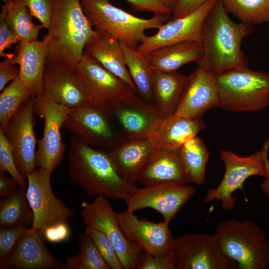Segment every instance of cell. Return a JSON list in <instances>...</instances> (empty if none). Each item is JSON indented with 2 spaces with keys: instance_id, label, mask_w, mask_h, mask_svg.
Instances as JSON below:
<instances>
[{
  "instance_id": "6da1fadb",
  "label": "cell",
  "mask_w": 269,
  "mask_h": 269,
  "mask_svg": "<svg viewBox=\"0 0 269 269\" xmlns=\"http://www.w3.org/2000/svg\"><path fill=\"white\" fill-rule=\"evenodd\" d=\"M254 30L253 25L233 21L221 0H216L203 25L204 54L199 66L215 76L247 66L241 45L243 39Z\"/></svg>"
},
{
  "instance_id": "7a4b0ae2",
  "label": "cell",
  "mask_w": 269,
  "mask_h": 269,
  "mask_svg": "<svg viewBox=\"0 0 269 269\" xmlns=\"http://www.w3.org/2000/svg\"><path fill=\"white\" fill-rule=\"evenodd\" d=\"M69 181L90 197L122 199L131 188L119 176L103 151L91 147L74 136L68 151Z\"/></svg>"
},
{
  "instance_id": "3957f363",
  "label": "cell",
  "mask_w": 269,
  "mask_h": 269,
  "mask_svg": "<svg viewBox=\"0 0 269 269\" xmlns=\"http://www.w3.org/2000/svg\"><path fill=\"white\" fill-rule=\"evenodd\" d=\"M46 62L77 65L88 40L95 33L80 0H50Z\"/></svg>"
},
{
  "instance_id": "277c9868",
  "label": "cell",
  "mask_w": 269,
  "mask_h": 269,
  "mask_svg": "<svg viewBox=\"0 0 269 269\" xmlns=\"http://www.w3.org/2000/svg\"><path fill=\"white\" fill-rule=\"evenodd\" d=\"M214 235L238 269H265L269 265V240L264 230L251 221L221 222Z\"/></svg>"
},
{
  "instance_id": "5b68a950",
  "label": "cell",
  "mask_w": 269,
  "mask_h": 269,
  "mask_svg": "<svg viewBox=\"0 0 269 269\" xmlns=\"http://www.w3.org/2000/svg\"><path fill=\"white\" fill-rule=\"evenodd\" d=\"M223 110L256 112L269 105V72L238 67L215 76Z\"/></svg>"
},
{
  "instance_id": "8992f818",
  "label": "cell",
  "mask_w": 269,
  "mask_h": 269,
  "mask_svg": "<svg viewBox=\"0 0 269 269\" xmlns=\"http://www.w3.org/2000/svg\"><path fill=\"white\" fill-rule=\"evenodd\" d=\"M84 12L95 29L105 30L120 41L135 48L146 36L145 30L158 29L170 20L164 15L142 18L112 4L108 0H80Z\"/></svg>"
},
{
  "instance_id": "52a82bcc",
  "label": "cell",
  "mask_w": 269,
  "mask_h": 269,
  "mask_svg": "<svg viewBox=\"0 0 269 269\" xmlns=\"http://www.w3.org/2000/svg\"><path fill=\"white\" fill-rule=\"evenodd\" d=\"M77 68L94 102L99 107L111 109L152 105L140 99L129 85L90 55L84 54Z\"/></svg>"
},
{
  "instance_id": "ba28073f",
  "label": "cell",
  "mask_w": 269,
  "mask_h": 269,
  "mask_svg": "<svg viewBox=\"0 0 269 269\" xmlns=\"http://www.w3.org/2000/svg\"><path fill=\"white\" fill-rule=\"evenodd\" d=\"M269 148V138L264 142L261 150L246 157L240 156L231 150L222 149L220 158L225 164L224 175L216 188L208 190L203 202L220 200L223 209L232 210L237 200L233 194L238 189H243L246 179L253 175L266 177V159Z\"/></svg>"
},
{
  "instance_id": "9c48e42d",
  "label": "cell",
  "mask_w": 269,
  "mask_h": 269,
  "mask_svg": "<svg viewBox=\"0 0 269 269\" xmlns=\"http://www.w3.org/2000/svg\"><path fill=\"white\" fill-rule=\"evenodd\" d=\"M62 128L87 145L101 150L115 146L124 139L110 109L104 107L70 110Z\"/></svg>"
},
{
  "instance_id": "30bf717a",
  "label": "cell",
  "mask_w": 269,
  "mask_h": 269,
  "mask_svg": "<svg viewBox=\"0 0 269 269\" xmlns=\"http://www.w3.org/2000/svg\"><path fill=\"white\" fill-rule=\"evenodd\" d=\"M81 216L86 227L104 234L113 245L124 269H138L143 251L137 249L126 238L116 213L106 197L97 196L92 203L83 201Z\"/></svg>"
},
{
  "instance_id": "8fae6325",
  "label": "cell",
  "mask_w": 269,
  "mask_h": 269,
  "mask_svg": "<svg viewBox=\"0 0 269 269\" xmlns=\"http://www.w3.org/2000/svg\"><path fill=\"white\" fill-rule=\"evenodd\" d=\"M35 115L44 120L43 135L38 142L36 166L52 172L60 164L66 145L61 129L70 109L42 95L33 98Z\"/></svg>"
},
{
  "instance_id": "7c38bea8",
  "label": "cell",
  "mask_w": 269,
  "mask_h": 269,
  "mask_svg": "<svg viewBox=\"0 0 269 269\" xmlns=\"http://www.w3.org/2000/svg\"><path fill=\"white\" fill-rule=\"evenodd\" d=\"M195 192L193 186L187 184H157L131 188L122 199L126 203L127 210L134 212L146 208L153 209L168 224Z\"/></svg>"
},
{
  "instance_id": "4fadbf2b",
  "label": "cell",
  "mask_w": 269,
  "mask_h": 269,
  "mask_svg": "<svg viewBox=\"0 0 269 269\" xmlns=\"http://www.w3.org/2000/svg\"><path fill=\"white\" fill-rule=\"evenodd\" d=\"M176 269H237L214 235L189 233L175 239Z\"/></svg>"
},
{
  "instance_id": "5bb4252c",
  "label": "cell",
  "mask_w": 269,
  "mask_h": 269,
  "mask_svg": "<svg viewBox=\"0 0 269 269\" xmlns=\"http://www.w3.org/2000/svg\"><path fill=\"white\" fill-rule=\"evenodd\" d=\"M51 172L37 167L27 174L26 196L33 213V228L43 232L47 227L67 223L74 212L54 194Z\"/></svg>"
},
{
  "instance_id": "9a60e30c",
  "label": "cell",
  "mask_w": 269,
  "mask_h": 269,
  "mask_svg": "<svg viewBox=\"0 0 269 269\" xmlns=\"http://www.w3.org/2000/svg\"><path fill=\"white\" fill-rule=\"evenodd\" d=\"M43 95L70 110L99 107L75 65L46 62Z\"/></svg>"
},
{
  "instance_id": "2e32d148",
  "label": "cell",
  "mask_w": 269,
  "mask_h": 269,
  "mask_svg": "<svg viewBox=\"0 0 269 269\" xmlns=\"http://www.w3.org/2000/svg\"><path fill=\"white\" fill-rule=\"evenodd\" d=\"M33 98L20 106L2 131L13 149L17 167L26 180L27 174L37 167Z\"/></svg>"
},
{
  "instance_id": "e0dca14e",
  "label": "cell",
  "mask_w": 269,
  "mask_h": 269,
  "mask_svg": "<svg viewBox=\"0 0 269 269\" xmlns=\"http://www.w3.org/2000/svg\"><path fill=\"white\" fill-rule=\"evenodd\" d=\"M117 217L124 235L137 249L153 256L173 249L175 238L164 222L139 219L134 212L127 209L117 214Z\"/></svg>"
},
{
  "instance_id": "ac0fdd59",
  "label": "cell",
  "mask_w": 269,
  "mask_h": 269,
  "mask_svg": "<svg viewBox=\"0 0 269 269\" xmlns=\"http://www.w3.org/2000/svg\"><path fill=\"white\" fill-rule=\"evenodd\" d=\"M216 0H208L183 17L169 20L154 35L145 36L137 49L146 54L160 47L186 40L201 41L204 21Z\"/></svg>"
},
{
  "instance_id": "d6986e66",
  "label": "cell",
  "mask_w": 269,
  "mask_h": 269,
  "mask_svg": "<svg viewBox=\"0 0 269 269\" xmlns=\"http://www.w3.org/2000/svg\"><path fill=\"white\" fill-rule=\"evenodd\" d=\"M188 77L183 95L174 115L202 118L206 111L219 107V94L215 76L199 66Z\"/></svg>"
},
{
  "instance_id": "ffe728a7",
  "label": "cell",
  "mask_w": 269,
  "mask_h": 269,
  "mask_svg": "<svg viewBox=\"0 0 269 269\" xmlns=\"http://www.w3.org/2000/svg\"><path fill=\"white\" fill-rule=\"evenodd\" d=\"M42 232L30 227L18 242L4 269H63L47 248Z\"/></svg>"
},
{
  "instance_id": "44dd1931",
  "label": "cell",
  "mask_w": 269,
  "mask_h": 269,
  "mask_svg": "<svg viewBox=\"0 0 269 269\" xmlns=\"http://www.w3.org/2000/svg\"><path fill=\"white\" fill-rule=\"evenodd\" d=\"M137 183L143 186L188 184L189 182L179 149L155 148L142 167Z\"/></svg>"
},
{
  "instance_id": "7402d4cb",
  "label": "cell",
  "mask_w": 269,
  "mask_h": 269,
  "mask_svg": "<svg viewBox=\"0 0 269 269\" xmlns=\"http://www.w3.org/2000/svg\"><path fill=\"white\" fill-rule=\"evenodd\" d=\"M48 45L47 34L43 36L42 40L20 42L16 47V53L10 58L13 64L19 65V77L34 97L43 95Z\"/></svg>"
},
{
  "instance_id": "603a6c76",
  "label": "cell",
  "mask_w": 269,
  "mask_h": 269,
  "mask_svg": "<svg viewBox=\"0 0 269 269\" xmlns=\"http://www.w3.org/2000/svg\"><path fill=\"white\" fill-rule=\"evenodd\" d=\"M154 148L148 138L123 139L115 146L102 151L110 158L119 176L133 188L136 187L140 170Z\"/></svg>"
},
{
  "instance_id": "cb8c5ba5",
  "label": "cell",
  "mask_w": 269,
  "mask_h": 269,
  "mask_svg": "<svg viewBox=\"0 0 269 269\" xmlns=\"http://www.w3.org/2000/svg\"><path fill=\"white\" fill-rule=\"evenodd\" d=\"M84 54L95 58L137 92L127 67L120 41L116 37L105 30L95 29L94 34L86 44Z\"/></svg>"
},
{
  "instance_id": "d4e9b609",
  "label": "cell",
  "mask_w": 269,
  "mask_h": 269,
  "mask_svg": "<svg viewBox=\"0 0 269 269\" xmlns=\"http://www.w3.org/2000/svg\"><path fill=\"white\" fill-rule=\"evenodd\" d=\"M204 127L202 118L174 115L162 120L148 138L156 148L178 150Z\"/></svg>"
},
{
  "instance_id": "484cf974",
  "label": "cell",
  "mask_w": 269,
  "mask_h": 269,
  "mask_svg": "<svg viewBox=\"0 0 269 269\" xmlns=\"http://www.w3.org/2000/svg\"><path fill=\"white\" fill-rule=\"evenodd\" d=\"M124 139L148 138L162 121L155 107L128 106L110 109Z\"/></svg>"
},
{
  "instance_id": "4316f807",
  "label": "cell",
  "mask_w": 269,
  "mask_h": 269,
  "mask_svg": "<svg viewBox=\"0 0 269 269\" xmlns=\"http://www.w3.org/2000/svg\"><path fill=\"white\" fill-rule=\"evenodd\" d=\"M188 78L177 71L166 72L153 70V106L162 120L175 113L183 95Z\"/></svg>"
},
{
  "instance_id": "83f0119b",
  "label": "cell",
  "mask_w": 269,
  "mask_h": 269,
  "mask_svg": "<svg viewBox=\"0 0 269 269\" xmlns=\"http://www.w3.org/2000/svg\"><path fill=\"white\" fill-rule=\"evenodd\" d=\"M204 54L202 41L186 40L168 45L145 54L153 70L174 71L185 64L201 61Z\"/></svg>"
},
{
  "instance_id": "f1b7e54d",
  "label": "cell",
  "mask_w": 269,
  "mask_h": 269,
  "mask_svg": "<svg viewBox=\"0 0 269 269\" xmlns=\"http://www.w3.org/2000/svg\"><path fill=\"white\" fill-rule=\"evenodd\" d=\"M33 222V213L26 196V188L18 186L0 202V227H26Z\"/></svg>"
},
{
  "instance_id": "f546056e",
  "label": "cell",
  "mask_w": 269,
  "mask_h": 269,
  "mask_svg": "<svg viewBox=\"0 0 269 269\" xmlns=\"http://www.w3.org/2000/svg\"><path fill=\"white\" fill-rule=\"evenodd\" d=\"M127 67L137 92L146 101L153 100V69L145 54L136 48L120 41Z\"/></svg>"
},
{
  "instance_id": "4dcf8cb0",
  "label": "cell",
  "mask_w": 269,
  "mask_h": 269,
  "mask_svg": "<svg viewBox=\"0 0 269 269\" xmlns=\"http://www.w3.org/2000/svg\"><path fill=\"white\" fill-rule=\"evenodd\" d=\"M189 182L202 184L205 180L206 165L209 152L203 140L197 135L185 142L179 149Z\"/></svg>"
},
{
  "instance_id": "1f68e13d",
  "label": "cell",
  "mask_w": 269,
  "mask_h": 269,
  "mask_svg": "<svg viewBox=\"0 0 269 269\" xmlns=\"http://www.w3.org/2000/svg\"><path fill=\"white\" fill-rule=\"evenodd\" d=\"M6 20L10 30L20 42L37 40L42 25L32 22L33 16L22 0H12L6 3Z\"/></svg>"
},
{
  "instance_id": "d6a6232c",
  "label": "cell",
  "mask_w": 269,
  "mask_h": 269,
  "mask_svg": "<svg viewBox=\"0 0 269 269\" xmlns=\"http://www.w3.org/2000/svg\"><path fill=\"white\" fill-rule=\"evenodd\" d=\"M228 13L251 25L269 22V0H221Z\"/></svg>"
},
{
  "instance_id": "836d02e7",
  "label": "cell",
  "mask_w": 269,
  "mask_h": 269,
  "mask_svg": "<svg viewBox=\"0 0 269 269\" xmlns=\"http://www.w3.org/2000/svg\"><path fill=\"white\" fill-rule=\"evenodd\" d=\"M34 97L19 77L13 80L0 94V128L3 131L20 106Z\"/></svg>"
},
{
  "instance_id": "e575fe53",
  "label": "cell",
  "mask_w": 269,
  "mask_h": 269,
  "mask_svg": "<svg viewBox=\"0 0 269 269\" xmlns=\"http://www.w3.org/2000/svg\"><path fill=\"white\" fill-rule=\"evenodd\" d=\"M78 243L79 253L67 258L63 269H111L86 232L79 234Z\"/></svg>"
},
{
  "instance_id": "d590c367",
  "label": "cell",
  "mask_w": 269,
  "mask_h": 269,
  "mask_svg": "<svg viewBox=\"0 0 269 269\" xmlns=\"http://www.w3.org/2000/svg\"><path fill=\"white\" fill-rule=\"evenodd\" d=\"M0 171L7 173L18 186L27 187V181L22 176L17 167L13 149L0 128Z\"/></svg>"
},
{
  "instance_id": "8d00e7d4",
  "label": "cell",
  "mask_w": 269,
  "mask_h": 269,
  "mask_svg": "<svg viewBox=\"0 0 269 269\" xmlns=\"http://www.w3.org/2000/svg\"><path fill=\"white\" fill-rule=\"evenodd\" d=\"M85 232L91 238L111 269H124L113 245L104 234L87 227Z\"/></svg>"
},
{
  "instance_id": "74e56055",
  "label": "cell",
  "mask_w": 269,
  "mask_h": 269,
  "mask_svg": "<svg viewBox=\"0 0 269 269\" xmlns=\"http://www.w3.org/2000/svg\"><path fill=\"white\" fill-rule=\"evenodd\" d=\"M26 227L0 228V269H4L6 262L18 242L27 229Z\"/></svg>"
},
{
  "instance_id": "f35d334b",
  "label": "cell",
  "mask_w": 269,
  "mask_h": 269,
  "mask_svg": "<svg viewBox=\"0 0 269 269\" xmlns=\"http://www.w3.org/2000/svg\"><path fill=\"white\" fill-rule=\"evenodd\" d=\"M135 12H147L171 17L174 0H125Z\"/></svg>"
},
{
  "instance_id": "ab89813d",
  "label": "cell",
  "mask_w": 269,
  "mask_h": 269,
  "mask_svg": "<svg viewBox=\"0 0 269 269\" xmlns=\"http://www.w3.org/2000/svg\"><path fill=\"white\" fill-rule=\"evenodd\" d=\"M138 269H176L174 250L159 256L143 253Z\"/></svg>"
},
{
  "instance_id": "60d3db41",
  "label": "cell",
  "mask_w": 269,
  "mask_h": 269,
  "mask_svg": "<svg viewBox=\"0 0 269 269\" xmlns=\"http://www.w3.org/2000/svg\"><path fill=\"white\" fill-rule=\"evenodd\" d=\"M7 6L4 4L0 14V56L4 58H11L13 54H6L4 50L20 41L10 30L6 22Z\"/></svg>"
},
{
  "instance_id": "b9f144b4",
  "label": "cell",
  "mask_w": 269,
  "mask_h": 269,
  "mask_svg": "<svg viewBox=\"0 0 269 269\" xmlns=\"http://www.w3.org/2000/svg\"><path fill=\"white\" fill-rule=\"evenodd\" d=\"M31 15L36 18L43 28H48L51 16L50 0H22Z\"/></svg>"
},
{
  "instance_id": "7bdbcfd3",
  "label": "cell",
  "mask_w": 269,
  "mask_h": 269,
  "mask_svg": "<svg viewBox=\"0 0 269 269\" xmlns=\"http://www.w3.org/2000/svg\"><path fill=\"white\" fill-rule=\"evenodd\" d=\"M70 229L67 223H59L50 225L42 232L46 241L51 243L63 242L70 236Z\"/></svg>"
},
{
  "instance_id": "ee69618b",
  "label": "cell",
  "mask_w": 269,
  "mask_h": 269,
  "mask_svg": "<svg viewBox=\"0 0 269 269\" xmlns=\"http://www.w3.org/2000/svg\"><path fill=\"white\" fill-rule=\"evenodd\" d=\"M208 0H174L170 20L187 15L196 10Z\"/></svg>"
},
{
  "instance_id": "f6af8a7d",
  "label": "cell",
  "mask_w": 269,
  "mask_h": 269,
  "mask_svg": "<svg viewBox=\"0 0 269 269\" xmlns=\"http://www.w3.org/2000/svg\"><path fill=\"white\" fill-rule=\"evenodd\" d=\"M19 67H16L11 62L10 58H5L0 63V91L6 85L19 76Z\"/></svg>"
},
{
  "instance_id": "bcb514c9",
  "label": "cell",
  "mask_w": 269,
  "mask_h": 269,
  "mask_svg": "<svg viewBox=\"0 0 269 269\" xmlns=\"http://www.w3.org/2000/svg\"><path fill=\"white\" fill-rule=\"evenodd\" d=\"M4 173L0 171V197L2 198L10 194L18 186L11 176L5 175Z\"/></svg>"
},
{
  "instance_id": "7dc6e473",
  "label": "cell",
  "mask_w": 269,
  "mask_h": 269,
  "mask_svg": "<svg viewBox=\"0 0 269 269\" xmlns=\"http://www.w3.org/2000/svg\"><path fill=\"white\" fill-rule=\"evenodd\" d=\"M266 164L267 175L266 177V179L262 183L261 189L263 193H264L266 196L269 197V160L268 156L266 159Z\"/></svg>"
},
{
  "instance_id": "c3c4849f",
  "label": "cell",
  "mask_w": 269,
  "mask_h": 269,
  "mask_svg": "<svg viewBox=\"0 0 269 269\" xmlns=\"http://www.w3.org/2000/svg\"><path fill=\"white\" fill-rule=\"evenodd\" d=\"M1 0L5 4H6L12 0Z\"/></svg>"
}]
</instances>
